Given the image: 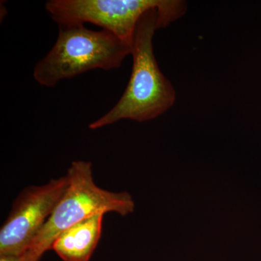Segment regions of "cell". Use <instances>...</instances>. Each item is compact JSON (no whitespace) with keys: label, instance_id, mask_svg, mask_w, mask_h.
<instances>
[{"label":"cell","instance_id":"cell-1","mask_svg":"<svg viewBox=\"0 0 261 261\" xmlns=\"http://www.w3.org/2000/svg\"><path fill=\"white\" fill-rule=\"evenodd\" d=\"M159 10L152 9L140 19L132 43L133 67L121 99L104 116L89 124L98 129L123 119L144 122L154 119L172 107L176 92L160 70L152 39L158 29Z\"/></svg>","mask_w":261,"mask_h":261},{"label":"cell","instance_id":"cell-2","mask_svg":"<svg viewBox=\"0 0 261 261\" xmlns=\"http://www.w3.org/2000/svg\"><path fill=\"white\" fill-rule=\"evenodd\" d=\"M132 47L108 31H93L82 24L59 25L54 46L33 71L41 86L55 87L91 70L119 68Z\"/></svg>","mask_w":261,"mask_h":261},{"label":"cell","instance_id":"cell-3","mask_svg":"<svg viewBox=\"0 0 261 261\" xmlns=\"http://www.w3.org/2000/svg\"><path fill=\"white\" fill-rule=\"evenodd\" d=\"M66 175L68 185L64 195L27 251L34 261H39L51 249L60 233L80 221L107 213L126 216L134 210L135 204L129 194L110 192L97 186L89 161H73Z\"/></svg>","mask_w":261,"mask_h":261},{"label":"cell","instance_id":"cell-4","mask_svg":"<svg viewBox=\"0 0 261 261\" xmlns=\"http://www.w3.org/2000/svg\"><path fill=\"white\" fill-rule=\"evenodd\" d=\"M45 9L58 25L94 24L132 47L137 24L147 12L159 10V29L181 18L187 4L179 0H50Z\"/></svg>","mask_w":261,"mask_h":261},{"label":"cell","instance_id":"cell-5","mask_svg":"<svg viewBox=\"0 0 261 261\" xmlns=\"http://www.w3.org/2000/svg\"><path fill=\"white\" fill-rule=\"evenodd\" d=\"M68 185L65 175L21 192L0 229V255H20L30 248Z\"/></svg>","mask_w":261,"mask_h":261},{"label":"cell","instance_id":"cell-6","mask_svg":"<svg viewBox=\"0 0 261 261\" xmlns=\"http://www.w3.org/2000/svg\"><path fill=\"white\" fill-rule=\"evenodd\" d=\"M103 216L94 215L70 226L55 239L51 249L64 261H89L100 239Z\"/></svg>","mask_w":261,"mask_h":261},{"label":"cell","instance_id":"cell-7","mask_svg":"<svg viewBox=\"0 0 261 261\" xmlns=\"http://www.w3.org/2000/svg\"><path fill=\"white\" fill-rule=\"evenodd\" d=\"M0 261H31L27 254L20 255H0Z\"/></svg>","mask_w":261,"mask_h":261}]
</instances>
